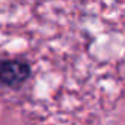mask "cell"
I'll list each match as a JSON object with an SVG mask.
<instances>
[{"mask_svg": "<svg viewBox=\"0 0 125 125\" xmlns=\"http://www.w3.org/2000/svg\"><path fill=\"white\" fill-rule=\"evenodd\" d=\"M31 77V66L21 59H0V90H18Z\"/></svg>", "mask_w": 125, "mask_h": 125, "instance_id": "cell-1", "label": "cell"}]
</instances>
